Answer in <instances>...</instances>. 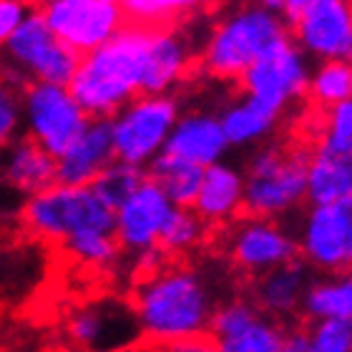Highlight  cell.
I'll use <instances>...</instances> for the list:
<instances>
[{
  "label": "cell",
  "instance_id": "13",
  "mask_svg": "<svg viewBox=\"0 0 352 352\" xmlns=\"http://www.w3.org/2000/svg\"><path fill=\"white\" fill-rule=\"evenodd\" d=\"M38 13L76 53H88L124 28L121 0H36Z\"/></svg>",
  "mask_w": 352,
  "mask_h": 352
},
{
  "label": "cell",
  "instance_id": "11",
  "mask_svg": "<svg viewBox=\"0 0 352 352\" xmlns=\"http://www.w3.org/2000/svg\"><path fill=\"white\" fill-rule=\"evenodd\" d=\"M309 74H312V60L287 36L267 53H262L239 76L234 86L262 106L287 116L294 109V103L305 101Z\"/></svg>",
  "mask_w": 352,
  "mask_h": 352
},
{
  "label": "cell",
  "instance_id": "10",
  "mask_svg": "<svg viewBox=\"0 0 352 352\" xmlns=\"http://www.w3.org/2000/svg\"><path fill=\"white\" fill-rule=\"evenodd\" d=\"M91 121L74 91L66 83L30 81L21 86V129L58 156Z\"/></svg>",
  "mask_w": 352,
  "mask_h": 352
},
{
  "label": "cell",
  "instance_id": "27",
  "mask_svg": "<svg viewBox=\"0 0 352 352\" xmlns=\"http://www.w3.org/2000/svg\"><path fill=\"white\" fill-rule=\"evenodd\" d=\"M352 98V60H320L312 63L305 101L315 111L330 109Z\"/></svg>",
  "mask_w": 352,
  "mask_h": 352
},
{
  "label": "cell",
  "instance_id": "6",
  "mask_svg": "<svg viewBox=\"0 0 352 352\" xmlns=\"http://www.w3.org/2000/svg\"><path fill=\"white\" fill-rule=\"evenodd\" d=\"M81 53L66 45L33 8L15 33L0 45V76L13 86L30 81L71 83Z\"/></svg>",
  "mask_w": 352,
  "mask_h": 352
},
{
  "label": "cell",
  "instance_id": "26",
  "mask_svg": "<svg viewBox=\"0 0 352 352\" xmlns=\"http://www.w3.org/2000/svg\"><path fill=\"white\" fill-rule=\"evenodd\" d=\"M121 8L136 25H174L209 15L217 0H121Z\"/></svg>",
  "mask_w": 352,
  "mask_h": 352
},
{
  "label": "cell",
  "instance_id": "34",
  "mask_svg": "<svg viewBox=\"0 0 352 352\" xmlns=\"http://www.w3.org/2000/svg\"><path fill=\"white\" fill-rule=\"evenodd\" d=\"M312 3H317V0H287V6H285V10H282V15H285V18H292L297 10L312 6Z\"/></svg>",
  "mask_w": 352,
  "mask_h": 352
},
{
  "label": "cell",
  "instance_id": "5",
  "mask_svg": "<svg viewBox=\"0 0 352 352\" xmlns=\"http://www.w3.org/2000/svg\"><path fill=\"white\" fill-rule=\"evenodd\" d=\"M23 229L41 242L63 247L71 239L116 232V212L88 184H51L28 194L21 206Z\"/></svg>",
  "mask_w": 352,
  "mask_h": 352
},
{
  "label": "cell",
  "instance_id": "9",
  "mask_svg": "<svg viewBox=\"0 0 352 352\" xmlns=\"http://www.w3.org/2000/svg\"><path fill=\"white\" fill-rule=\"evenodd\" d=\"M294 239L297 257L317 274L352 270V194L305 204Z\"/></svg>",
  "mask_w": 352,
  "mask_h": 352
},
{
  "label": "cell",
  "instance_id": "32",
  "mask_svg": "<svg viewBox=\"0 0 352 352\" xmlns=\"http://www.w3.org/2000/svg\"><path fill=\"white\" fill-rule=\"evenodd\" d=\"M21 131V88H15L0 98V154Z\"/></svg>",
  "mask_w": 352,
  "mask_h": 352
},
{
  "label": "cell",
  "instance_id": "8",
  "mask_svg": "<svg viewBox=\"0 0 352 352\" xmlns=\"http://www.w3.org/2000/svg\"><path fill=\"white\" fill-rule=\"evenodd\" d=\"M174 209V201L148 176L116 209V236L133 277L166 262L164 252L159 250V236Z\"/></svg>",
  "mask_w": 352,
  "mask_h": 352
},
{
  "label": "cell",
  "instance_id": "1",
  "mask_svg": "<svg viewBox=\"0 0 352 352\" xmlns=\"http://www.w3.org/2000/svg\"><path fill=\"white\" fill-rule=\"evenodd\" d=\"M219 302L212 279L179 259L136 274L131 292L141 342L171 350H212L209 324Z\"/></svg>",
  "mask_w": 352,
  "mask_h": 352
},
{
  "label": "cell",
  "instance_id": "22",
  "mask_svg": "<svg viewBox=\"0 0 352 352\" xmlns=\"http://www.w3.org/2000/svg\"><path fill=\"white\" fill-rule=\"evenodd\" d=\"M0 182L23 197L36 194L56 184V156L21 131L0 154Z\"/></svg>",
  "mask_w": 352,
  "mask_h": 352
},
{
  "label": "cell",
  "instance_id": "29",
  "mask_svg": "<svg viewBox=\"0 0 352 352\" xmlns=\"http://www.w3.org/2000/svg\"><path fill=\"white\" fill-rule=\"evenodd\" d=\"M317 116H320V124H317L312 148L330 151V154H352V98L317 111Z\"/></svg>",
  "mask_w": 352,
  "mask_h": 352
},
{
  "label": "cell",
  "instance_id": "35",
  "mask_svg": "<svg viewBox=\"0 0 352 352\" xmlns=\"http://www.w3.org/2000/svg\"><path fill=\"white\" fill-rule=\"evenodd\" d=\"M257 3H262V6H267V8H272V10H285V6H287V0H257Z\"/></svg>",
  "mask_w": 352,
  "mask_h": 352
},
{
  "label": "cell",
  "instance_id": "4",
  "mask_svg": "<svg viewBox=\"0 0 352 352\" xmlns=\"http://www.w3.org/2000/svg\"><path fill=\"white\" fill-rule=\"evenodd\" d=\"M307 148L264 141L250 148L244 174V214L292 219L307 204Z\"/></svg>",
  "mask_w": 352,
  "mask_h": 352
},
{
  "label": "cell",
  "instance_id": "33",
  "mask_svg": "<svg viewBox=\"0 0 352 352\" xmlns=\"http://www.w3.org/2000/svg\"><path fill=\"white\" fill-rule=\"evenodd\" d=\"M33 8L36 0H0V45L13 36Z\"/></svg>",
  "mask_w": 352,
  "mask_h": 352
},
{
  "label": "cell",
  "instance_id": "18",
  "mask_svg": "<svg viewBox=\"0 0 352 352\" xmlns=\"http://www.w3.org/2000/svg\"><path fill=\"white\" fill-rule=\"evenodd\" d=\"M164 151H171V154L182 156L191 164H199V166H212V164L227 159L232 146H229L217 111L184 106L169 139H166Z\"/></svg>",
  "mask_w": 352,
  "mask_h": 352
},
{
  "label": "cell",
  "instance_id": "12",
  "mask_svg": "<svg viewBox=\"0 0 352 352\" xmlns=\"http://www.w3.org/2000/svg\"><path fill=\"white\" fill-rule=\"evenodd\" d=\"M219 250L244 279H250L297 257V239L282 219L242 214L219 227Z\"/></svg>",
  "mask_w": 352,
  "mask_h": 352
},
{
  "label": "cell",
  "instance_id": "20",
  "mask_svg": "<svg viewBox=\"0 0 352 352\" xmlns=\"http://www.w3.org/2000/svg\"><path fill=\"white\" fill-rule=\"evenodd\" d=\"M191 209L212 229H219L244 214V174L242 166L221 162L204 166L201 184Z\"/></svg>",
  "mask_w": 352,
  "mask_h": 352
},
{
  "label": "cell",
  "instance_id": "17",
  "mask_svg": "<svg viewBox=\"0 0 352 352\" xmlns=\"http://www.w3.org/2000/svg\"><path fill=\"white\" fill-rule=\"evenodd\" d=\"M312 277H315V272L309 270V264L294 257L289 262L262 272V274L250 277L244 294L277 322L292 324L300 317L302 297L307 292Z\"/></svg>",
  "mask_w": 352,
  "mask_h": 352
},
{
  "label": "cell",
  "instance_id": "3",
  "mask_svg": "<svg viewBox=\"0 0 352 352\" xmlns=\"http://www.w3.org/2000/svg\"><path fill=\"white\" fill-rule=\"evenodd\" d=\"M148 28L126 23L113 38L81 56L68 88L91 118H111L144 94Z\"/></svg>",
  "mask_w": 352,
  "mask_h": 352
},
{
  "label": "cell",
  "instance_id": "23",
  "mask_svg": "<svg viewBox=\"0 0 352 352\" xmlns=\"http://www.w3.org/2000/svg\"><path fill=\"white\" fill-rule=\"evenodd\" d=\"M302 322L315 320H352V270L317 274L302 297Z\"/></svg>",
  "mask_w": 352,
  "mask_h": 352
},
{
  "label": "cell",
  "instance_id": "15",
  "mask_svg": "<svg viewBox=\"0 0 352 352\" xmlns=\"http://www.w3.org/2000/svg\"><path fill=\"white\" fill-rule=\"evenodd\" d=\"M287 25L312 63L352 60V0H317L287 18Z\"/></svg>",
  "mask_w": 352,
  "mask_h": 352
},
{
  "label": "cell",
  "instance_id": "24",
  "mask_svg": "<svg viewBox=\"0 0 352 352\" xmlns=\"http://www.w3.org/2000/svg\"><path fill=\"white\" fill-rule=\"evenodd\" d=\"M352 194V154H330L309 148L307 204L332 201Z\"/></svg>",
  "mask_w": 352,
  "mask_h": 352
},
{
  "label": "cell",
  "instance_id": "31",
  "mask_svg": "<svg viewBox=\"0 0 352 352\" xmlns=\"http://www.w3.org/2000/svg\"><path fill=\"white\" fill-rule=\"evenodd\" d=\"M305 324L312 352H352V320H315Z\"/></svg>",
  "mask_w": 352,
  "mask_h": 352
},
{
  "label": "cell",
  "instance_id": "2",
  "mask_svg": "<svg viewBox=\"0 0 352 352\" xmlns=\"http://www.w3.org/2000/svg\"><path fill=\"white\" fill-rule=\"evenodd\" d=\"M287 36L289 25L279 10L257 0L221 3L209 13V25L201 30L197 74L234 86L262 53Z\"/></svg>",
  "mask_w": 352,
  "mask_h": 352
},
{
  "label": "cell",
  "instance_id": "30",
  "mask_svg": "<svg viewBox=\"0 0 352 352\" xmlns=\"http://www.w3.org/2000/svg\"><path fill=\"white\" fill-rule=\"evenodd\" d=\"M144 179H146V169H144V166H136V164L113 159L101 174L96 176L94 182L88 184V186H91V189H94L96 194L116 212L118 206L124 204L126 199L136 191V186H139Z\"/></svg>",
  "mask_w": 352,
  "mask_h": 352
},
{
  "label": "cell",
  "instance_id": "28",
  "mask_svg": "<svg viewBox=\"0 0 352 352\" xmlns=\"http://www.w3.org/2000/svg\"><path fill=\"white\" fill-rule=\"evenodd\" d=\"M212 232L214 229L191 206H176L159 236V250L164 252L166 259H182L199 250Z\"/></svg>",
  "mask_w": 352,
  "mask_h": 352
},
{
  "label": "cell",
  "instance_id": "7",
  "mask_svg": "<svg viewBox=\"0 0 352 352\" xmlns=\"http://www.w3.org/2000/svg\"><path fill=\"white\" fill-rule=\"evenodd\" d=\"M179 94H141L109 118L113 154L121 162L146 169L166 146L171 129L182 113Z\"/></svg>",
  "mask_w": 352,
  "mask_h": 352
},
{
  "label": "cell",
  "instance_id": "19",
  "mask_svg": "<svg viewBox=\"0 0 352 352\" xmlns=\"http://www.w3.org/2000/svg\"><path fill=\"white\" fill-rule=\"evenodd\" d=\"M113 159L109 118H91L86 129L56 156V182L74 186L91 184Z\"/></svg>",
  "mask_w": 352,
  "mask_h": 352
},
{
  "label": "cell",
  "instance_id": "14",
  "mask_svg": "<svg viewBox=\"0 0 352 352\" xmlns=\"http://www.w3.org/2000/svg\"><path fill=\"white\" fill-rule=\"evenodd\" d=\"M285 330L287 324L242 294L219 302L209 324V342L219 352H285Z\"/></svg>",
  "mask_w": 352,
  "mask_h": 352
},
{
  "label": "cell",
  "instance_id": "21",
  "mask_svg": "<svg viewBox=\"0 0 352 352\" xmlns=\"http://www.w3.org/2000/svg\"><path fill=\"white\" fill-rule=\"evenodd\" d=\"M217 113H219L221 129L227 133L229 146L239 148V151L254 148L264 141L274 139V133L279 131V126L285 121L282 113L262 106L259 101L242 94L239 88L221 103Z\"/></svg>",
  "mask_w": 352,
  "mask_h": 352
},
{
  "label": "cell",
  "instance_id": "25",
  "mask_svg": "<svg viewBox=\"0 0 352 352\" xmlns=\"http://www.w3.org/2000/svg\"><path fill=\"white\" fill-rule=\"evenodd\" d=\"M201 174H204V166L186 162L171 151L156 154L146 166V176L162 186V191L176 206L194 204V197H197L199 184H201Z\"/></svg>",
  "mask_w": 352,
  "mask_h": 352
},
{
  "label": "cell",
  "instance_id": "36",
  "mask_svg": "<svg viewBox=\"0 0 352 352\" xmlns=\"http://www.w3.org/2000/svg\"><path fill=\"white\" fill-rule=\"evenodd\" d=\"M221 3H234V0H217V6H221Z\"/></svg>",
  "mask_w": 352,
  "mask_h": 352
},
{
  "label": "cell",
  "instance_id": "16",
  "mask_svg": "<svg viewBox=\"0 0 352 352\" xmlns=\"http://www.w3.org/2000/svg\"><path fill=\"white\" fill-rule=\"evenodd\" d=\"M66 335L81 350H118L141 342L131 302L116 300L76 307L66 320Z\"/></svg>",
  "mask_w": 352,
  "mask_h": 352
}]
</instances>
